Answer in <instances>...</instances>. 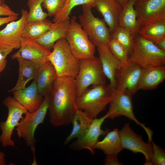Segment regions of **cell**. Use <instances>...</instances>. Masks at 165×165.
Masks as SVG:
<instances>
[{"mask_svg": "<svg viewBox=\"0 0 165 165\" xmlns=\"http://www.w3.org/2000/svg\"><path fill=\"white\" fill-rule=\"evenodd\" d=\"M75 79L57 77L49 96L50 122L55 127L68 125L78 109Z\"/></svg>", "mask_w": 165, "mask_h": 165, "instance_id": "6da1fadb", "label": "cell"}, {"mask_svg": "<svg viewBox=\"0 0 165 165\" xmlns=\"http://www.w3.org/2000/svg\"><path fill=\"white\" fill-rule=\"evenodd\" d=\"M128 62L138 64L144 69L165 65V50L137 33L134 37L132 51Z\"/></svg>", "mask_w": 165, "mask_h": 165, "instance_id": "7a4b0ae2", "label": "cell"}, {"mask_svg": "<svg viewBox=\"0 0 165 165\" xmlns=\"http://www.w3.org/2000/svg\"><path fill=\"white\" fill-rule=\"evenodd\" d=\"M113 90L105 85L92 86L77 97V107L91 119L96 118L110 102Z\"/></svg>", "mask_w": 165, "mask_h": 165, "instance_id": "3957f363", "label": "cell"}, {"mask_svg": "<svg viewBox=\"0 0 165 165\" xmlns=\"http://www.w3.org/2000/svg\"><path fill=\"white\" fill-rule=\"evenodd\" d=\"M53 49L49 59L54 67L57 76L75 79L79 70V60L72 53L66 39L58 40Z\"/></svg>", "mask_w": 165, "mask_h": 165, "instance_id": "277c9868", "label": "cell"}, {"mask_svg": "<svg viewBox=\"0 0 165 165\" xmlns=\"http://www.w3.org/2000/svg\"><path fill=\"white\" fill-rule=\"evenodd\" d=\"M94 5H82V13L79 16L80 24L95 46L100 44L107 45L111 37V31L103 19L93 15L92 8Z\"/></svg>", "mask_w": 165, "mask_h": 165, "instance_id": "5b68a950", "label": "cell"}, {"mask_svg": "<svg viewBox=\"0 0 165 165\" xmlns=\"http://www.w3.org/2000/svg\"><path fill=\"white\" fill-rule=\"evenodd\" d=\"M105 77L98 58L94 56L80 60L79 70L75 78L78 96L90 85H105Z\"/></svg>", "mask_w": 165, "mask_h": 165, "instance_id": "8992f818", "label": "cell"}, {"mask_svg": "<svg viewBox=\"0 0 165 165\" xmlns=\"http://www.w3.org/2000/svg\"><path fill=\"white\" fill-rule=\"evenodd\" d=\"M76 20L75 16L70 20L65 38L72 53L78 59L92 58L95 56V46Z\"/></svg>", "mask_w": 165, "mask_h": 165, "instance_id": "52a82bcc", "label": "cell"}, {"mask_svg": "<svg viewBox=\"0 0 165 165\" xmlns=\"http://www.w3.org/2000/svg\"><path fill=\"white\" fill-rule=\"evenodd\" d=\"M132 96L126 90H119L115 89L113 90L111 100L109 104V107L106 113L108 115L107 119H113L122 116L128 118L144 130L148 135V141L151 142L152 141L153 132L136 118L133 112Z\"/></svg>", "mask_w": 165, "mask_h": 165, "instance_id": "ba28073f", "label": "cell"}, {"mask_svg": "<svg viewBox=\"0 0 165 165\" xmlns=\"http://www.w3.org/2000/svg\"><path fill=\"white\" fill-rule=\"evenodd\" d=\"M49 102V96L44 97L43 101L38 108L33 113L28 112L25 114V117L19 122L15 129L18 137L24 139L34 154L36 143L35 132L38 126L44 122L48 111Z\"/></svg>", "mask_w": 165, "mask_h": 165, "instance_id": "9c48e42d", "label": "cell"}, {"mask_svg": "<svg viewBox=\"0 0 165 165\" xmlns=\"http://www.w3.org/2000/svg\"><path fill=\"white\" fill-rule=\"evenodd\" d=\"M3 103L7 108L8 114L6 121L0 122V130L2 131L0 142L4 147L7 146L15 147V141L12 139L13 131L20 121L24 118L23 115L28 111L13 97H6Z\"/></svg>", "mask_w": 165, "mask_h": 165, "instance_id": "30bf717a", "label": "cell"}, {"mask_svg": "<svg viewBox=\"0 0 165 165\" xmlns=\"http://www.w3.org/2000/svg\"><path fill=\"white\" fill-rule=\"evenodd\" d=\"M134 7L137 14L138 31L143 26L165 20V0H136Z\"/></svg>", "mask_w": 165, "mask_h": 165, "instance_id": "8fae6325", "label": "cell"}, {"mask_svg": "<svg viewBox=\"0 0 165 165\" xmlns=\"http://www.w3.org/2000/svg\"><path fill=\"white\" fill-rule=\"evenodd\" d=\"M50 50L35 40L22 37L18 50L13 54L11 58H22L28 60L38 68L49 61Z\"/></svg>", "mask_w": 165, "mask_h": 165, "instance_id": "7c38bea8", "label": "cell"}, {"mask_svg": "<svg viewBox=\"0 0 165 165\" xmlns=\"http://www.w3.org/2000/svg\"><path fill=\"white\" fill-rule=\"evenodd\" d=\"M144 68L138 64L128 62L123 64L115 74V89L126 90L132 95L138 90V87Z\"/></svg>", "mask_w": 165, "mask_h": 165, "instance_id": "4fadbf2b", "label": "cell"}, {"mask_svg": "<svg viewBox=\"0 0 165 165\" xmlns=\"http://www.w3.org/2000/svg\"><path fill=\"white\" fill-rule=\"evenodd\" d=\"M108 117L106 114L100 118L93 119L87 129L80 137L73 142L71 147L75 150L86 149L92 154L95 153L94 147L99 137L105 135L109 132L108 130H104L101 128L102 124Z\"/></svg>", "mask_w": 165, "mask_h": 165, "instance_id": "5bb4252c", "label": "cell"}, {"mask_svg": "<svg viewBox=\"0 0 165 165\" xmlns=\"http://www.w3.org/2000/svg\"><path fill=\"white\" fill-rule=\"evenodd\" d=\"M119 134L124 149L134 153H140L145 156L146 161L150 160L153 153L151 142H144L142 136L136 134L130 127V124H125L119 131Z\"/></svg>", "mask_w": 165, "mask_h": 165, "instance_id": "9a60e30c", "label": "cell"}, {"mask_svg": "<svg viewBox=\"0 0 165 165\" xmlns=\"http://www.w3.org/2000/svg\"><path fill=\"white\" fill-rule=\"evenodd\" d=\"M21 13V17L18 20L8 23L5 28L0 30V44L8 45L13 49L20 48L22 33L28 12L22 9Z\"/></svg>", "mask_w": 165, "mask_h": 165, "instance_id": "2e32d148", "label": "cell"}, {"mask_svg": "<svg viewBox=\"0 0 165 165\" xmlns=\"http://www.w3.org/2000/svg\"><path fill=\"white\" fill-rule=\"evenodd\" d=\"M103 72L109 80L108 85L112 90L116 86L115 74L117 70L123 64L111 53L107 45L100 44L96 46Z\"/></svg>", "mask_w": 165, "mask_h": 165, "instance_id": "e0dca14e", "label": "cell"}, {"mask_svg": "<svg viewBox=\"0 0 165 165\" xmlns=\"http://www.w3.org/2000/svg\"><path fill=\"white\" fill-rule=\"evenodd\" d=\"M94 7L103 16L112 34L119 26L122 7L117 0H95Z\"/></svg>", "mask_w": 165, "mask_h": 165, "instance_id": "ac0fdd59", "label": "cell"}, {"mask_svg": "<svg viewBox=\"0 0 165 165\" xmlns=\"http://www.w3.org/2000/svg\"><path fill=\"white\" fill-rule=\"evenodd\" d=\"M57 77L54 67L50 61L38 68L33 80L36 83L39 94L43 97L48 96Z\"/></svg>", "mask_w": 165, "mask_h": 165, "instance_id": "d6986e66", "label": "cell"}, {"mask_svg": "<svg viewBox=\"0 0 165 165\" xmlns=\"http://www.w3.org/2000/svg\"><path fill=\"white\" fill-rule=\"evenodd\" d=\"M13 97L30 113L36 111L42 104L44 97L38 93L34 80L27 87L12 92Z\"/></svg>", "mask_w": 165, "mask_h": 165, "instance_id": "ffe728a7", "label": "cell"}, {"mask_svg": "<svg viewBox=\"0 0 165 165\" xmlns=\"http://www.w3.org/2000/svg\"><path fill=\"white\" fill-rule=\"evenodd\" d=\"M70 22L69 19L63 21L53 22L50 28L35 40L50 50L58 40L65 38Z\"/></svg>", "mask_w": 165, "mask_h": 165, "instance_id": "44dd1931", "label": "cell"}, {"mask_svg": "<svg viewBox=\"0 0 165 165\" xmlns=\"http://www.w3.org/2000/svg\"><path fill=\"white\" fill-rule=\"evenodd\" d=\"M165 79V65L144 69L139 83L138 90L155 89Z\"/></svg>", "mask_w": 165, "mask_h": 165, "instance_id": "7402d4cb", "label": "cell"}, {"mask_svg": "<svg viewBox=\"0 0 165 165\" xmlns=\"http://www.w3.org/2000/svg\"><path fill=\"white\" fill-rule=\"evenodd\" d=\"M94 148L102 150L105 154L118 155L124 149L119 134V130L117 128L108 132L103 139L98 141Z\"/></svg>", "mask_w": 165, "mask_h": 165, "instance_id": "603a6c76", "label": "cell"}, {"mask_svg": "<svg viewBox=\"0 0 165 165\" xmlns=\"http://www.w3.org/2000/svg\"><path fill=\"white\" fill-rule=\"evenodd\" d=\"M19 64L18 78L15 86L8 90L9 92L22 89L27 83L33 79L38 68L31 61L22 58L16 59Z\"/></svg>", "mask_w": 165, "mask_h": 165, "instance_id": "cb8c5ba5", "label": "cell"}, {"mask_svg": "<svg viewBox=\"0 0 165 165\" xmlns=\"http://www.w3.org/2000/svg\"><path fill=\"white\" fill-rule=\"evenodd\" d=\"M136 0H129L123 7L119 21V26L130 30L134 35L138 30L137 14L134 7Z\"/></svg>", "mask_w": 165, "mask_h": 165, "instance_id": "d4e9b609", "label": "cell"}, {"mask_svg": "<svg viewBox=\"0 0 165 165\" xmlns=\"http://www.w3.org/2000/svg\"><path fill=\"white\" fill-rule=\"evenodd\" d=\"M93 120L85 112L78 108L72 122L73 124L72 130L64 141V144H67L74 138H77L82 136Z\"/></svg>", "mask_w": 165, "mask_h": 165, "instance_id": "484cf974", "label": "cell"}, {"mask_svg": "<svg viewBox=\"0 0 165 165\" xmlns=\"http://www.w3.org/2000/svg\"><path fill=\"white\" fill-rule=\"evenodd\" d=\"M53 23L46 19L31 22L26 20L22 37L35 40L43 35L50 28Z\"/></svg>", "mask_w": 165, "mask_h": 165, "instance_id": "4316f807", "label": "cell"}, {"mask_svg": "<svg viewBox=\"0 0 165 165\" xmlns=\"http://www.w3.org/2000/svg\"><path fill=\"white\" fill-rule=\"evenodd\" d=\"M137 34L152 41L165 37V20L159 21L141 27Z\"/></svg>", "mask_w": 165, "mask_h": 165, "instance_id": "83f0119b", "label": "cell"}, {"mask_svg": "<svg viewBox=\"0 0 165 165\" xmlns=\"http://www.w3.org/2000/svg\"><path fill=\"white\" fill-rule=\"evenodd\" d=\"M134 35L129 29L119 26L112 33L111 37L123 47L130 56L132 51Z\"/></svg>", "mask_w": 165, "mask_h": 165, "instance_id": "f1b7e54d", "label": "cell"}, {"mask_svg": "<svg viewBox=\"0 0 165 165\" xmlns=\"http://www.w3.org/2000/svg\"><path fill=\"white\" fill-rule=\"evenodd\" d=\"M95 0H66L62 7L53 16V22L63 21L69 19V16L75 7L86 4H94Z\"/></svg>", "mask_w": 165, "mask_h": 165, "instance_id": "f546056e", "label": "cell"}, {"mask_svg": "<svg viewBox=\"0 0 165 165\" xmlns=\"http://www.w3.org/2000/svg\"><path fill=\"white\" fill-rule=\"evenodd\" d=\"M43 0H28L27 5L29 9L26 20L33 21L46 19L48 15L42 8Z\"/></svg>", "mask_w": 165, "mask_h": 165, "instance_id": "4dcf8cb0", "label": "cell"}, {"mask_svg": "<svg viewBox=\"0 0 165 165\" xmlns=\"http://www.w3.org/2000/svg\"><path fill=\"white\" fill-rule=\"evenodd\" d=\"M107 46L112 54L123 64L128 63L129 55L123 47L115 39L111 38Z\"/></svg>", "mask_w": 165, "mask_h": 165, "instance_id": "1f68e13d", "label": "cell"}, {"mask_svg": "<svg viewBox=\"0 0 165 165\" xmlns=\"http://www.w3.org/2000/svg\"><path fill=\"white\" fill-rule=\"evenodd\" d=\"M66 0H43L42 6L47 11L48 16H53L62 7Z\"/></svg>", "mask_w": 165, "mask_h": 165, "instance_id": "d6a6232c", "label": "cell"}, {"mask_svg": "<svg viewBox=\"0 0 165 165\" xmlns=\"http://www.w3.org/2000/svg\"><path fill=\"white\" fill-rule=\"evenodd\" d=\"M153 153L151 160L153 165H164L165 164V152L164 150L151 141Z\"/></svg>", "mask_w": 165, "mask_h": 165, "instance_id": "836d02e7", "label": "cell"}, {"mask_svg": "<svg viewBox=\"0 0 165 165\" xmlns=\"http://www.w3.org/2000/svg\"><path fill=\"white\" fill-rule=\"evenodd\" d=\"M13 49L12 47L8 45L0 44V62L6 60L7 56Z\"/></svg>", "mask_w": 165, "mask_h": 165, "instance_id": "e575fe53", "label": "cell"}, {"mask_svg": "<svg viewBox=\"0 0 165 165\" xmlns=\"http://www.w3.org/2000/svg\"><path fill=\"white\" fill-rule=\"evenodd\" d=\"M118 155H106L104 164L105 165H121L123 164L119 162Z\"/></svg>", "mask_w": 165, "mask_h": 165, "instance_id": "d590c367", "label": "cell"}, {"mask_svg": "<svg viewBox=\"0 0 165 165\" xmlns=\"http://www.w3.org/2000/svg\"><path fill=\"white\" fill-rule=\"evenodd\" d=\"M19 14L16 13L8 6L5 4L0 5V16H16Z\"/></svg>", "mask_w": 165, "mask_h": 165, "instance_id": "8d00e7d4", "label": "cell"}, {"mask_svg": "<svg viewBox=\"0 0 165 165\" xmlns=\"http://www.w3.org/2000/svg\"><path fill=\"white\" fill-rule=\"evenodd\" d=\"M151 41L159 48L165 50V37L159 38Z\"/></svg>", "mask_w": 165, "mask_h": 165, "instance_id": "74e56055", "label": "cell"}, {"mask_svg": "<svg viewBox=\"0 0 165 165\" xmlns=\"http://www.w3.org/2000/svg\"><path fill=\"white\" fill-rule=\"evenodd\" d=\"M17 17L16 16H11L5 17H0V26L5 24L16 20Z\"/></svg>", "mask_w": 165, "mask_h": 165, "instance_id": "f35d334b", "label": "cell"}, {"mask_svg": "<svg viewBox=\"0 0 165 165\" xmlns=\"http://www.w3.org/2000/svg\"><path fill=\"white\" fill-rule=\"evenodd\" d=\"M6 165L5 153L0 150V165Z\"/></svg>", "mask_w": 165, "mask_h": 165, "instance_id": "ab89813d", "label": "cell"}, {"mask_svg": "<svg viewBox=\"0 0 165 165\" xmlns=\"http://www.w3.org/2000/svg\"><path fill=\"white\" fill-rule=\"evenodd\" d=\"M7 60L6 59L0 62V74L3 71L6 66Z\"/></svg>", "mask_w": 165, "mask_h": 165, "instance_id": "60d3db41", "label": "cell"}, {"mask_svg": "<svg viewBox=\"0 0 165 165\" xmlns=\"http://www.w3.org/2000/svg\"><path fill=\"white\" fill-rule=\"evenodd\" d=\"M123 7L128 2L129 0H117Z\"/></svg>", "mask_w": 165, "mask_h": 165, "instance_id": "b9f144b4", "label": "cell"}, {"mask_svg": "<svg viewBox=\"0 0 165 165\" xmlns=\"http://www.w3.org/2000/svg\"><path fill=\"white\" fill-rule=\"evenodd\" d=\"M144 165H153V163L151 160L146 161Z\"/></svg>", "mask_w": 165, "mask_h": 165, "instance_id": "7bdbcfd3", "label": "cell"}, {"mask_svg": "<svg viewBox=\"0 0 165 165\" xmlns=\"http://www.w3.org/2000/svg\"><path fill=\"white\" fill-rule=\"evenodd\" d=\"M4 4V1L2 0H0V5H2Z\"/></svg>", "mask_w": 165, "mask_h": 165, "instance_id": "ee69618b", "label": "cell"}, {"mask_svg": "<svg viewBox=\"0 0 165 165\" xmlns=\"http://www.w3.org/2000/svg\"><path fill=\"white\" fill-rule=\"evenodd\" d=\"M4 2V0H2Z\"/></svg>", "mask_w": 165, "mask_h": 165, "instance_id": "f6af8a7d", "label": "cell"}]
</instances>
